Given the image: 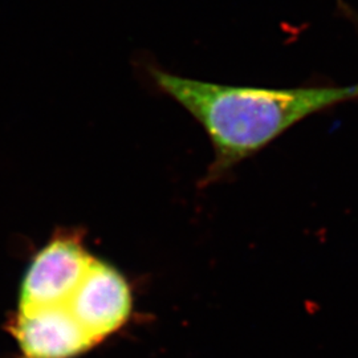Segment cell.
I'll list each match as a JSON object with an SVG mask.
<instances>
[{
  "instance_id": "cell-4",
  "label": "cell",
  "mask_w": 358,
  "mask_h": 358,
  "mask_svg": "<svg viewBox=\"0 0 358 358\" xmlns=\"http://www.w3.org/2000/svg\"><path fill=\"white\" fill-rule=\"evenodd\" d=\"M11 332L24 358H73L96 345L66 306L19 309Z\"/></svg>"
},
{
  "instance_id": "cell-3",
  "label": "cell",
  "mask_w": 358,
  "mask_h": 358,
  "mask_svg": "<svg viewBox=\"0 0 358 358\" xmlns=\"http://www.w3.org/2000/svg\"><path fill=\"white\" fill-rule=\"evenodd\" d=\"M66 307L97 344L128 320L131 297L125 279L94 259Z\"/></svg>"
},
{
  "instance_id": "cell-5",
  "label": "cell",
  "mask_w": 358,
  "mask_h": 358,
  "mask_svg": "<svg viewBox=\"0 0 358 358\" xmlns=\"http://www.w3.org/2000/svg\"><path fill=\"white\" fill-rule=\"evenodd\" d=\"M357 22H358V17H357ZM357 85H358V84H357Z\"/></svg>"
},
{
  "instance_id": "cell-1",
  "label": "cell",
  "mask_w": 358,
  "mask_h": 358,
  "mask_svg": "<svg viewBox=\"0 0 358 358\" xmlns=\"http://www.w3.org/2000/svg\"><path fill=\"white\" fill-rule=\"evenodd\" d=\"M154 83L194 115L211 141L214 161L203 186L266 148L309 115L358 99V85L271 90L232 87L150 69Z\"/></svg>"
},
{
  "instance_id": "cell-2",
  "label": "cell",
  "mask_w": 358,
  "mask_h": 358,
  "mask_svg": "<svg viewBox=\"0 0 358 358\" xmlns=\"http://www.w3.org/2000/svg\"><path fill=\"white\" fill-rule=\"evenodd\" d=\"M93 260L77 234H57L27 271L20 310L66 306Z\"/></svg>"
}]
</instances>
